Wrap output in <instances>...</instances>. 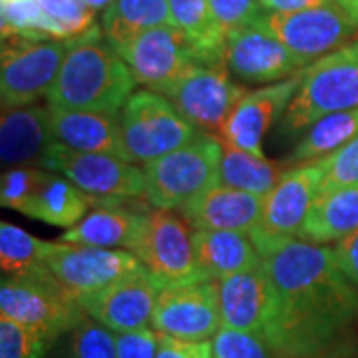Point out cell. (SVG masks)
Wrapping results in <instances>:
<instances>
[{
    "mask_svg": "<svg viewBox=\"0 0 358 358\" xmlns=\"http://www.w3.org/2000/svg\"><path fill=\"white\" fill-rule=\"evenodd\" d=\"M54 141L50 106L28 103L2 110L0 159L6 169L38 166L40 157Z\"/></svg>",
    "mask_w": 358,
    "mask_h": 358,
    "instance_id": "7402d4cb",
    "label": "cell"
},
{
    "mask_svg": "<svg viewBox=\"0 0 358 358\" xmlns=\"http://www.w3.org/2000/svg\"><path fill=\"white\" fill-rule=\"evenodd\" d=\"M358 138V106L315 122L305 138L294 148L291 162H313L333 154L345 143Z\"/></svg>",
    "mask_w": 358,
    "mask_h": 358,
    "instance_id": "f546056e",
    "label": "cell"
},
{
    "mask_svg": "<svg viewBox=\"0 0 358 358\" xmlns=\"http://www.w3.org/2000/svg\"><path fill=\"white\" fill-rule=\"evenodd\" d=\"M159 345V333L152 329H140L115 334V358H155Z\"/></svg>",
    "mask_w": 358,
    "mask_h": 358,
    "instance_id": "ab89813d",
    "label": "cell"
},
{
    "mask_svg": "<svg viewBox=\"0 0 358 358\" xmlns=\"http://www.w3.org/2000/svg\"><path fill=\"white\" fill-rule=\"evenodd\" d=\"M322 183L319 159L293 167L282 173L279 183L263 197L257 229L251 233L261 257L299 237V231L315 203Z\"/></svg>",
    "mask_w": 358,
    "mask_h": 358,
    "instance_id": "30bf717a",
    "label": "cell"
},
{
    "mask_svg": "<svg viewBox=\"0 0 358 358\" xmlns=\"http://www.w3.org/2000/svg\"><path fill=\"white\" fill-rule=\"evenodd\" d=\"M209 8L215 24L225 36L231 30L251 24L265 14L259 0H209Z\"/></svg>",
    "mask_w": 358,
    "mask_h": 358,
    "instance_id": "f35d334b",
    "label": "cell"
},
{
    "mask_svg": "<svg viewBox=\"0 0 358 358\" xmlns=\"http://www.w3.org/2000/svg\"><path fill=\"white\" fill-rule=\"evenodd\" d=\"M358 106V42L329 52L301 74L282 126L287 131L310 128L324 115Z\"/></svg>",
    "mask_w": 358,
    "mask_h": 358,
    "instance_id": "277c9868",
    "label": "cell"
},
{
    "mask_svg": "<svg viewBox=\"0 0 358 358\" xmlns=\"http://www.w3.org/2000/svg\"><path fill=\"white\" fill-rule=\"evenodd\" d=\"M334 255L345 275L350 282L358 289V231L348 235L345 239L336 241L334 245Z\"/></svg>",
    "mask_w": 358,
    "mask_h": 358,
    "instance_id": "b9f144b4",
    "label": "cell"
},
{
    "mask_svg": "<svg viewBox=\"0 0 358 358\" xmlns=\"http://www.w3.org/2000/svg\"><path fill=\"white\" fill-rule=\"evenodd\" d=\"M331 0H259L263 13H296L305 8H315Z\"/></svg>",
    "mask_w": 358,
    "mask_h": 358,
    "instance_id": "7bdbcfd3",
    "label": "cell"
},
{
    "mask_svg": "<svg viewBox=\"0 0 358 358\" xmlns=\"http://www.w3.org/2000/svg\"><path fill=\"white\" fill-rule=\"evenodd\" d=\"M319 164L322 167L319 193L358 187V138L345 143L333 154L319 157Z\"/></svg>",
    "mask_w": 358,
    "mask_h": 358,
    "instance_id": "836d02e7",
    "label": "cell"
},
{
    "mask_svg": "<svg viewBox=\"0 0 358 358\" xmlns=\"http://www.w3.org/2000/svg\"><path fill=\"white\" fill-rule=\"evenodd\" d=\"M50 115L52 134L56 141L78 152H96L124 157L120 114L50 106Z\"/></svg>",
    "mask_w": 358,
    "mask_h": 358,
    "instance_id": "603a6c76",
    "label": "cell"
},
{
    "mask_svg": "<svg viewBox=\"0 0 358 358\" xmlns=\"http://www.w3.org/2000/svg\"><path fill=\"white\" fill-rule=\"evenodd\" d=\"M82 2H84L88 8H92L94 13H96V10H102V8L106 10V8H108V6H110L114 0H82Z\"/></svg>",
    "mask_w": 358,
    "mask_h": 358,
    "instance_id": "bcb514c9",
    "label": "cell"
},
{
    "mask_svg": "<svg viewBox=\"0 0 358 358\" xmlns=\"http://www.w3.org/2000/svg\"><path fill=\"white\" fill-rule=\"evenodd\" d=\"M171 24L169 0H114L102 16L106 42L120 52L140 34Z\"/></svg>",
    "mask_w": 358,
    "mask_h": 358,
    "instance_id": "484cf974",
    "label": "cell"
},
{
    "mask_svg": "<svg viewBox=\"0 0 358 358\" xmlns=\"http://www.w3.org/2000/svg\"><path fill=\"white\" fill-rule=\"evenodd\" d=\"M92 205L94 201L88 193L82 192L64 176L60 178L50 171L22 213L26 217L38 219L48 225L70 229L88 215Z\"/></svg>",
    "mask_w": 358,
    "mask_h": 358,
    "instance_id": "4316f807",
    "label": "cell"
},
{
    "mask_svg": "<svg viewBox=\"0 0 358 358\" xmlns=\"http://www.w3.org/2000/svg\"><path fill=\"white\" fill-rule=\"evenodd\" d=\"M0 310L2 317L36 331L50 343L86 317L80 303L46 267L30 277H4L0 285Z\"/></svg>",
    "mask_w": 358,
    "mask_h": 358,
    "instance_id": "8992f818",
    "label": "cell"
},
{
    "mask_svg": "<svg viewBox=\"0 0 358 358\" xmlns=\"http://www.w3.org/2000/svg\"><path fill=\"white\" fill-rule=\"evenodd\" d=\"M124 157L148 166L189 143L199 134L173 102L152 90H138L120 110Z\"/></svg>",
    "mask_w": 358,
    "mask_h": 358,
    "instance_id": "5b68a950",
    "label": "cell"
},
{
    "mask_svg": "<svg viewBox=\"0 0 358 358\" xmlns=\"http://www.w3.org/2000/svg\"><path fill=\"white\" fill-rule=\"evenodd\" d=\"M358 231V187L319 193L296 239L327 245Z\"/></svg>",
    "mask_w": 358,
    "mask_h": 358,
    "instance_id": "d4e9b609",
    "label": "cell"
},
{
    "mask_svg": "<svg viewBox=\"0 0 358 358\" xmlns=\"http://www.w3.org/2000/svg\"><path fill=\"white\" fill-rule=\"evenodd\" d=\"M48 247V241H40L14 223H0V267L4 277H30L40 273L46 267Z\"/></svg>",
    "mask_w": 358,
    "mask_h": 358,
    "instance_id": "4dcf8cb0",
    "label": "cell"
},
{
    "mask_svg": "<svg viewBox=\"0 0 358 358\" xmlns=\"http://www.w3.org/2000/svg\"><path fill=\"white\" fill-rule=\"evenodd\" d=\"M152 327L183 341H209L221 329L219 281H195L162 289Z\"/></svg>",
    "mask_w": 358,
    "mask_h": 358,
    "instance_id": "2e32d148",
    "label": "cell"
},
{
    "mask_svg": "<svg viewBox=\"0 0 358 358\" xmlns=\"http://www.w3.org/2000/svg\"><path fill=\"white\" fill-rule=\"evenodd\" d=\"M193 249L209 281H223L263 265L253 237L241 231H193Z\"/></svg>",
    "mask_w": 358,
    "mask_h": 358,
    "instance_id": "cb8c5ba5",
    "label": "cell"
},
{
    "mask_svg": "<svg viewBox=\"0 0 358 358\" xmlns=\"http://www.w3.org/2000/svg\"><path fill=\"white\" fill-rule=\"evenodd\" d=\"M136 84L128 64L103 38L102 28L92 26L68 50L46 98L48 106L120 114Z\"/></svg>",
    "mask_w": 358,
    "mask_h": 358,
    "instance_id": "7a4b0ae2",
    "label": "cell"
},
{
    "mask_svg": "<svg viewBox=\"0 0 358 358\" xmlns=\"http://www.w3.org/2000/svg\"><path fill=\"white\" fill-rule=\"evenodd\" d=\"M277 358H358V345L352 341H348V336L343 338L341 343L329 346L320 352H313V355H303V357H277Z\"/></svg>",
    "mask_w": 358,
    "mask_h": 358,
    "instance_id": "ee69618b",
    "label": "cell"
},
{
    "mask_svg": "<svg viewBox=\"0 0 358 358\" xmlns=\"http://www.w3.org/2000/svg\"><path fill=\"white\" fill-rule=\"evenodd\" d=\"M358 24V0H333Z\"/></svg>",
    "mask_w": 358,
    "mask_h": 358,
    "instance_id": "f6af8a7d",
    "label": "cell"
},
{
    "mask_svg": "<svg viewBox=\"0 0 358 358\" xmlns=\"http://www.w3.org/2000/svg\"><path fill=\"white\" fill-rule=\"evenodd\" d=\"M0 4H2L0 8L2 38L6 36L46 38V34L42 32V10L38 0H2Z\"/></svg>",
    "mask_w": 358,
    "mask_h": 358,
    "instance_id": "e575fe53",
    "label": "cell"
},
{
    "mask_svg": "<svg viewBox=\"0 0 358 358\" xmlns=\"http://www.w3.org/2000/svg\"><path fill=\"white\" fill-rule=\"evenodd\" d=\"M213 358H275L263 336L221 327L213 336Z\"/></svg>",
    "mask_w": 358,
    "mask_h": 358,
    "instance_id": "74e56055",
    "label": "cell"
},
{
    "mask_svg": "<svg viewBox=\"0 0 358 358\" xmlns=\"http://www.w3.org/2000/svg\"><path fill=\"white\" fill-rule=\"evenodd\" d=\"M159 287L141 267L96 293L82 296L78 303L90 319L98 320L114 333L145 329L154 319Z\"/></svg>",
    "mask_w": 358,
    "mask_h": 358,
    "instance_id": "e0dca14e",
    "label": "cell"
},
{
    "mask_svg": "<svg viewBox=\"0 0 358 358\" xmlns=\"http://www.w3.org/2000/svg\"><path fill=\"white\" fill-rule=\"evenodd\" d=\"M301 74L282 82L267 84L263 88L247 90L243 98L231 110L223 126L219 128V138L243 152L265 157L263 138L267 136L275 120L282 112H287L301 84Z\"/></svg>",
    "mask_w": 358,
    "mask_h": 358,
    "instance_id": "ac0fdd59",
    "label": "cell"
},
{
    "mask_svg": "<svg viewBox=\"0 0 358 358\" xmlns=\"http://www.w3.org/2000/svg\"><path fill=\"white\" fill-rule=\"evenodd\" d=\"M223 143L209 131L143 167V199L159 209H181L219 185Z\"/></svg>",
    "mask_w": 358,
    "mask_h": 358,
    "instance_id": "3957f363",
    "label": "cell"
},
{
    "mask_svg": "<svg viewBox=\"0 0 358 358\" xmlns=\"http://www.w3.org/2000/svg\"><path fill=\"white\" fill-rule=\"evenodd\" d=\"M38 6L42 10V32L50 38H78L96 26V13L82 0H38Z\"/></svg>",
    "mask_w": 358,
    "mask_h": 358,
    "instance_id": "1f68e13d",
    "label": "cell"
},
{
    "mask_svg": "<svg viewBox=\"0 0 358 358\" xmlns=\"http://www.w3.org/2000/svg\"><path fill=\"white\" fill-rule=\"evenodd\" d=\"M0 2H2V0H0Z\"/></svg>",
    "mask_w": 358,
    "mask_h": 358,
    "instance_id": "7dc6e473",
    "label": "cell"
},
{
    "mask_svg": "<svg viewBox=\"0 0 358 358\" xmlns=\"http://www.w3.org/2000/svg\"><path fill=\"white\" fill-rule=\"evenodd\" d=\"M44 265L76 301L143 267L140 259L126 249L66 241L50 243Z\"/></svg>",
    "mask_w": 358,
    "mask_h": 358,
    "instance_id": "7c38bea8",
    "label": "cell"
},
{
    "mask_svg": "<svg viewBox=\"0 0 358 358\" xmlns=\"http://www.w3.org/2000/svg\"><path fill=\"white\" fill-rule=\"evenodd\" d=\"M245 92L247 90L243 86L231 80L225 62H195L167 94V98L193 126L219 131Z\"/></svg>",
    "mask_w": 358,
    "mask_h": 358,
    "instance_id": "9a60e30c",
    "label": "cell"
},
{
    "mask_svg": "<svg viewBox=\"0 0 358 358\" xmlns=\"http://www.w3.org/2000/svg\"><path fill=\"white\" fill-rule=\"evenodd\" d=\"M221 143H223L221 173H219L221 185L265 197L282 178L285 171H281V167L277 164L268 162L267 157L243 152L223 140Z\"/></svg>",
    "mask_w": 358,
    "mask_h": 358,
    "instance_id": "f1b7e54d",
    "label": "cell"
},
{
    "mask_svg": "<svg viewBox=\"0 0 358 358\" xmlns=\"http://www.w3.org/2000/svg\"><path fill=\"white\" fill-rule=\"evenodd\" d=\"M261 20L305 68L329 52L345 46V40L358 28L333 0L296 13H265Z\"/></svg>",
    "mask_w": 358,
    "mask_h": 358,
    "instance_id": "8fae6325",
    "label": "cell"
},
{
    "mask_svg": "<svg viewBox=\"0 0 358 358\" xmlns=\"http://www.w3.org/2000/svg\"><path fill=\"white\" fill-rule=\"evenodd\" d=\"M261 209V195L219 183L179 211L193 231H241L251 235L259 225Z\"/></svg>",
    "mask_w": 358,
    "mask_h": 358,
    "instance_id": "44dd1931",
    "label": "cell"
},
{
    "mask_svg": "<svg viewBox=\"0 0 358 358\" xmlns=\"http://www.w3.org/2000/svg\"><path fill=\"white\" fill-rule=\"evenodd\" d=\"M72 358H115V336L98 320L84 317L72 329Z\"/></svg>",
    "mask_w": 358,
    "mask_h": 358,
    "instance_id": "8d00e7d4",
    "label": "cell"
},
{
    "mask_svg": "<svg viewBox=\"0 0 358 358\" xmlns=\"http://www.w3.org/2000/svg\"><path fill=\"white\" fill-rule=\"evenodd\" d=\"M155 358H213V343L209 341H183L171 334L159 333Z\"/></svg>",
    "mask_w": 358,
    "mask_h": 358,
    "instance_id": "60d3db41",
    "label": "cell"
},
{
    "mask_svg": "<svg viewBox=\"0 0 358 358\" xmlns=\"http://www.w3.org/2000/svg\"><path fill=\"white\" fill-rule=\"evenodd\" d=\"M48 169L40 166H22L4 169L0 179V203L14 211H24L48 178Z\"/></svg>",
    "mask_w": 358,
    "mask_h": 358,
    "instance_id": "d6a6232c",
    "label": "cell"
},
{
    "mask_svg": "<svg viewBox=\"0 0 358 358\" xmlns=\"http://www.w3.org/2000/svg\"><path fill=\"white\" fill-rule=\"evenodd\" d=\"M171 24L185 34L197 62H223L225 34L211 16L209 0H169Z\"/></svg>",
    "mask_w": 358,
    "mask_h": 358,
    "instance_id": "83f0119b",
    "label": "cell"
},
{
    "mask_svg": "<svg viewBox=\"0 0 358 358\" xmlns=\"http://www.w3.org/2000/svg\"><path fill=\"white\" fill-rule=\"evenodd\" d=\"M131 201L134 199H117L96 205V209L88 211L86 217L62 233L60 241L106 249L122 247L134 253L140 243L145 213L150 207L134 205Z\"/></svg>",
    "mask_w": 358,
    "mask_h": 358,
    "instance_id": "ffe728a7",
    "label": "cell"
},
{
    "mask_svg": "<svg viewBox=\"0 0 358 358\" xmlns=\"http://www.w3.org/2000/svg\"><path fill=\"white\" fill-rule=\"evenodd\" d=\"M38 166L70 179L88 193L94 205L143 197V169L117 155L78 152L54 141L40 157Z\"/></svg>",
    "mask_w": 358,
    "mask_h": 358,
    "instance_id": "ba28073f",
    "label": "cell"
},
{
    "mask_svg": "<svg viewBox=\"0 0 358 358\" xmlns=\"http://www.w3.org/2000/svg\"><path fill=\"white\" fill-rule=\"evenodd\" d=\"M134 255L159 289L205 281L193 249L192 225L173 209L152 207L145 213L140 243Z\"/></svg>",
    "mask_w": 358,
    "mask_h": 358,
    "instance_id": "9c48e42d",
    "label": "cell"
},
{
    "mask_svg": "<svg viewBox=\"0 0 358 358\" xmlns=\"http://www.w3.org/2000/svg\"><path fill=\"white\" fill-rule=\"evenodd\" d=\"M80 38V36H78ZM76 38H2L0 100L2 110L28 106L50 94L66 54Z\"/></svg>",
    "mask_w": 358,
    "mask_h": 358,
    "instance_id": "52a82bcc",
    "label": "cell"
},
{
    "mask_svg": "<svg viewBox=\"0 0 358 358\" xmlns=\"http://www.w3.org/2000/svg\"><path fill=\"white\" fill-rule=\"evenodd\" d=\"M223 62L233 76L247 84H275L305 70L261 18L225 36Z\"/></svg>",
    "mask_w": 358,
    "mask_h": 358,
    "instance_id": "5bb4252c",
    "label": "cell"
},
{
    "mask_svg": "<svg viewBox=\"0 0 358 358\" xmlns=\"http://www.w3.org/2000/svg\"><path fill=\"white\" fill-rule=\"evenodd\" d=\"M275 308V289L263 265L219 281L221 327L265 336Z\"/></svg>",
    "mask_w": 358,
    "mask_h": 358,
    "instance_id": "d6986e66",
    "label": "cell"
},
{
    "mask_svg": "<svg viewBox=\"0 0 358 358\" xmlns=\"http://www.w3.org/2000/svg\"><path fill=\"white\" fill-rule=\"evenodd\" d=\"M50 341L16 320L0 319V358H44Z\"/></svg>",
    "mask_w": 358,
    "mask_h": 358,
    "instance_id": "d590c367",
    "label": "cell"
},
{
    "mask_svg": "<svg viewBox=\"0 0 358 358\" xmlns=\"http://www.w3.org/2000/svg\"><path fill=\"white\" fill-rule=\"evenodd\" d=\"M140 86L167 96L197 60L189 40L173 24L157 26L117 52Z\"/></svg>",
    "mask_w": 358,
    "mask_h": 358,
    "instance_id": "4fadbf2b",
    "label": "cell"
},
{
    "mask_svg": "<svg viewBox=\"0 0 358 358\" xmlns=\"http://www.w3.org/2000/svg\"><path fill=\"white\" fill-rule=\"evenodd\" d=\"M277 308L265 341L277 357L320 352L346 338L358 317V291L334 249L291 239L263 257Z\"/></svg>",
    "mask_w": 358,
    "mask_h": 358,
    "instance_id": "6da1fadb",
    "label": "cell"
}]
</instances>
